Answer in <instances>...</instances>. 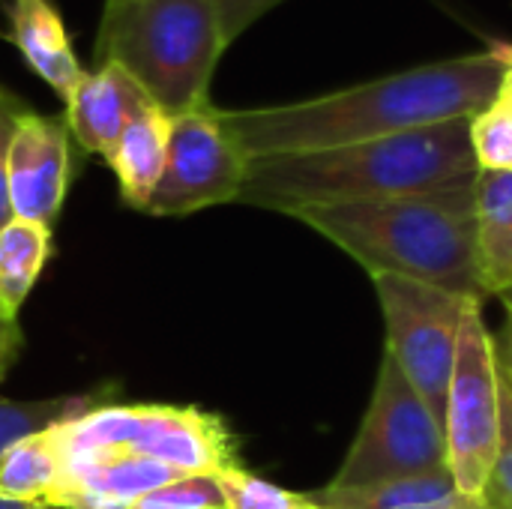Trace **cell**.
<instances>
[{"label": "cell", "instance_id": "1f68e13d", "mask_svg": "<svg viewBox=\"0 0 512 509\" xmlns=\"http://www.w3.org/2000/svg\"><path fill=\"white\" fill-rule=\"evenodd\" d=\"M498 297H501V303H504V312L512 315V285L504 291V294H498Z\"/></svg>", "mask_w": 512, "mask_h": 509}, {"label": "cell", "instance_id": "277c9868", "mask_svg": "<svg viewBox=\"0 0 512 509\" xmlns=\"http://www.w3.org/2000/svg\"><path fill=\"white\" fill-rule=\"evenodd\" d=\"M225 51L210 0H102L93 60L123 66L168 114L210 102Z\"/></svg>", "mask_w": 512, "mask_h": 509}, {"label": "cell", "instance_id": "44dd1931", "mask_svg": "<svg viewBox=\"0 0 512 509\" xmlns=\"http://www.w3.org/2000/svg\"><path fill=\"white\" fill-rule=\"evenodd\" d=\"M471 147L480 171H512V114L492 102L471 117Z\"/></svg>", "mask_w": 512, "mask_h": 509}, {"label": "cell", "instance_id": "8fae6325", "mask_svg": "<svg viewBox=\"0 0 512 509\" xmlns=\"http://www.w3.org/2000/svg\"><path fill=\"white\" fill-rule=\"evenodd\" d=\"M183 474L135 456V453H99L63 459V477L48 507L60 509H132L153 489Z\"/></svg>", "mask_w": 512, "mask_h": 509}, {"label": "cell", "instance_id": "9c48e42d", "mask_svg": "<svg viewBox=\"0 0 512 509\" xmlns=\"http://www.w3.org/2000/svg\"><path fill=\"white\" fill-rule=\"evenodd\" d=\"M249 171L246 153L222 123L213 102L171 114L162 177L144 207L147 216L180 219L207 207L234 204Z\"/></svg>", "mask_w": 512, "mask_h": 509}, {"label": "cell", "instance_id": "f546056e", "mask_svg": "<svg viewBox=\"0 0 512 509\" xmlns=\"http://www.w3.org/2000/svg\"><path fill=\"white\" fill-rule=\"evenodd\" d=\"M495 102H498V105H504V108L512 114V78H507V75H504V84H501V90H498Z\"/></svg>", "mask_w": 512, "mask_h": 509}, {"label": "cell", "instance_id": "ac0fdd59", "mask_svg": "<svg viewBox=\"0 0 512 509\" xmlns=\"http://www.w3.org/2000/svg\"><path fill=\"white\" fill-rule=\"evenodd\" d=\"M51 258V228L9 219L0 228V309L18 318Z\"/></svg>", "mask_w": 512, "mask_h": 509}, {"label": "cell", "instance_id": "7c38bea8", "mask_svg": "<svg viewBox=\"0 0 512 509\" xmlns=\"http://www.w3.org/2000/svg\"><path fill=\"white\" fill-rule=\"evenodd\" d=\"M153 99L147 90L117 63H99L84 72L66 99V126L72 141L90 156H108L129 120Z\"/></svg>", "mask_w": 512, "mask_h": 509}, {"label": "cell", "instance_id": "5bb4252c", "mask_svg": "<svg viewBox=\"0 0 512 509\" xmlns=\"http://www.w3.org/2000/svg\"><path fill=\"white\" fill-rule=\"evenodd\" d=\"M168 135H171V114L156 102H150L129 120V126L105 156L126 207L144 213L165 168Z\"/></svg>", "mask_w": 512, "mask_h": 509}, {"label": "cell", "instance_id": "ba28073f", "mask_svg": "<svg viewBox=\"0 0 512 509\" xmlns=\"http://www.w3.org/2000/svg\"><path fill=\"white\" fill-rule=\"evenodd\" d=\"M369 279L384 315V354L393 357L408 384L444 426L459 330L471 300L402 276L375 273Z\"/></svg>", "mask_w": 512, "mask_h": 509}, {"label": "cell", "instance_id": "484cf974", "mask_svg": "<svg viewBox=\"0 0 512 509\" xmlns=\"http://www.w3.org/2000/svg\"><path fill=\"white\" fill-rule=\"evenodd\" d=\"M21 345H24V333H21V324L18 318L6 315L0 309V381L9 375V369L15 366L18 354H21Z\"/></svg>", "mask_w": 512, "mask_h": 509}, {"label": "cell", "instance_id": "d6a6232c", "mask_svg": "<svg viewBox=\"0 0 512 509\" xmlns=\"http://www.w3.org/2000/svg\"><path fill=\"white\" fill-rule=\"evenodd\" d=\"M486 501H489V509H512V507H507L504 501H498L495 495H489V492H486Z\"/></svg>", "mask_w": 512, "mask_h": 509}, {"label": "cell", "instance_id": "8992f818", "mask_svg": "<svg viewBox=\"0 0 512 509\" xmlns=\"http://www.w3.org/2000/svg\"><path fill=\"white\" fill-rule=\"evenodd\" d=\"M435 471H450L444 426L384 354L357 438L327 486H372Z\"/></svg>", "mask_w": 512, "mask_h": 509}, {"label": "cell", "instance_id": "ffe728a7", "mask_svg": "<svg viewBox=\"0 0 512 509\" xmlns=\"http://www.w3.org/2000/svg\"><path fill=\"white\" fill-rule=\"evenodd\" d=\"M228 509H321L309 495L291 492L273 480H264L243 465L219 474Z\"/></svg>", "mask_w": 512, "mask_h": 509}, {"label": "cell", "instance_id": "83f0119b", "mask_svg": "<svg viewBox=\"0 0 512 509\" xmlns=\"http://www.w3.org/2000/svg\"><path fill=\"white\" fill-rule=\"evenodd\" d=\"M408 509H489L486 498H468V495H453L447 501L438 504H426V507H408Z\"/></svg>", "mask_w": 512, "mask_h": 509}, {"label": "cell", "instance_id": "9a60e30c", "mask_svg": "<svg viewBox=\"0 0 512 509\" xmlns=\"http://www.w3.org/2000/svg\"><path fill=\"white\" fill-rule=\"evenodd\" d=\"M477 255L489 297L512 285V171H477Z\"/></svg>", "mask_w": 512, "mask_h": 509}, {"label": "cell", "instance_id": "e0dca14e", "mask_svg": "<svg viewBox=\"0 0 512 509\" xmlns=\"http://www.w3.org/2000/svg\"><path fill=\"white\" fill-rule=\"evenodd\" d=\"M306 495L321 509H408L447 501L459 495V489L450 471H435L420 477L384 480L372 486H348V489L324 486Z\"/></svg>", "mask_w": 512, "mask_h": 509}, {"label": "cell", "instance_id": "f1b7e54d", "mask_svg": "<svg viewBox=\"0 0 512 509\" xmlns=\"http://www.w3.org/2000/svg\"><path fill=\"white\" fill-rule=\"evenodd\" d=\"M495 54H498V60L504 63V69H507V78H512V45L510 42H492L489 45Z\"/></svg>", "mask_w": 512, "mask_h": 509}, {"label": "cell", "instance_id": "4fadbf2b", "mask_svg": "<svg viewBox=\"0 0 512 509\" xmlns=\"http://www.w3.org/2000/svg\"><path fill=\"white\" fill-rule=\"evenodd\" d=\"M3 39L66 102L87 72L72 48L66 21L54 0H9Z\"/></svg>", "mask_w": 512, "mask_h": 509}, {"label": "cell", "instance_id": "e575fe53", "mask_svg": "<svg viewBox=\"0 0 512 509\" xmlns=\"http://www.w3.org/2000/svg\"><path fill=\"white\" fill-rule=\"evenodd\" d=\"M3 93H6V90H3V87H0V96H3Z\"/></svg>", "mask_w": 512, "mask_h": 509}, {"label": "cell", "instance_id": "4316f807", "mask_svg": "<svg viewBox=\"0 0 512 509\" xmlns=\"http://www.w3.org/2000/svg\"><path fill=\"white\" fill-rule=\"evenodd\" d=\"M495 357H498V369L504 381L512 384V315H504V324L495 333Z\"/></svg>", "mask_w": 512, "mask_h": 509}, {"label": "cell", "instance_id": "30bf717a", "mask_svg": "<svg viewBox=\"0 0 512 509\" xmlns=\"http://www.w3.org/2000/svg\"><path fill=\"white\" fill-rule=\"evenodd\" d=\"M72 180V135L63 117L27 108L12 132L6 183L12 216L51 228L60 219Z\"/></svg>", "mask_w": 512, "mask_h": 509}, {"label": "cell", "instance_id": "52a82bcc", "mask_svg": "<svg viewBox=\"0 0 512 509\" xmlns=\"http://www.w3.org/2000/svg\"><path fill=\"white\" fill-rule=\"evenodd\" d=\"M444 438L447 468L459 495L486 498L501 444V369L495 333L486 324L480 300H471L462 318L444 408Z\"/></svg>", "mask_w": 512, "mask_h": 509}, {"label": "cell", "instance_id": "603a6c76", "mask_svg": "<svg viewBox=\"0 0 512 509\" xmlns=\"http://www.w3.org/2000/svg\"><path fill=\"white\" fill-rule=\"evenodd\" d=\"M489 495L512 507V384L501 375V444L489 483Z\"/></svg>", "mask_w": 512, "mask_h": 509}, {"label": "cell", "instance_id": "4dcf8cb0", "mask_svg": "<svg viewBox=\"0 0 512 509\" xmlns=\"http://www.w3.org/2000/svg\"><path fill=\"white\" fill-rule=\"evenodd\" d=\"M39 504H21V501H6L0 498V509H36Z\"/></svg>", "mask_w": 512, "mask_h": 509}, {"label": "cell", "instance_id": "2e32d148", "mask_svg": "<svg viewBox=\"0 0 512 509\" xmlns=\"http://www.w3.org/2000/svg\"><path fill=\"white\" fill-rule=\"evenodd\" d=\"M63 477V453L54 426L12 441L0 453V498L48 504Z\"/></svg>", "mask_w": 512, "mask_h": 509}, {"label": "cell", "instance_id": "5b68a950", "mask_svg": "<svg viewBox=\"0 0 512 509\" xmlns=\"http://www.w3.org/2000/svg\"><path fill=\"white\" fill-rule=\"evenodd\" d=\"M63 459L135 453L183 477H219L240 465L231 426L195 405L108 402L54 426Z\"/></svg>", "mask_w": 512, "mask_h": 509}, {"label": "cell", "instance_id": "836d02e7", "mask_svg": "<svg viewBox=\"0 0 512 509\" xmlns=\"http://www.w3.org/2000/svg\"><path fill=\"white\" fill-rule=\"evenodd\" d=\"M36 509H60V507H48V504H39V507Z\"/></svg>", "mask_w": 512, "mask_h": 509}, {"label": "cell", "instance_id": "7a4b0ae2", "mask_svg": "<svg viewBox=\"0 0 512 509\" xmlns=\"http://www.w3.org/2000/svg\"><path fill=\"white\" fill-rule=\"evenodd\" d=\"M471 117L315 153L249 159L240 204L291 216L303 207L450 189L477 177Z\"/></svg>", "mask_w": 512, "mask_h": 509}, {"label": "cell", "instance_id": "3957f363", "mask_svg": "<svg viewBox=\"0 0 512 509\" xmlns=\"http://www.w3.org/2000/svg\"><path fill=\"white\" fill-rule=\"evenodd\" d=\"M474 180L399 198L303 207L291 219L336 243L369 276H402L486 303Z\"/></svg>", "mask_w": 512, "mask_h": 509}, {"label": "cell", "instance_id": "d6986e66", "mask_svg": "<svg viewBox=\"0 0 512 509\" xmlns=\"http://www.w3.org/2000/svg\"><path fill=\"white\" fill-rule=\"evenodd\" d=\"M108 402H117L114 384H99L84 393H63V396H51V399H27V402L0 399V453L24 435L57 426L69 417H78V414L108 405Z\"/></svg>", "mask_w": 512, "mask_h": 509}, {"label": "cell", "instance_id": "d4e9b609", "mask_svg": "<svg viewBox=\"0 0 512 509\" xmlns=\"http://www.w3.org/2000/svg\"><path fill=\"white\" fill-rule=\"evenodd\" d=\"M27 111V105L12 96L3 93L0 96V228L12 219V204H9V183H6V159H9V141L15 132L18 117Z\"/></svg>", "mask_w": 512, "mask_h": 509}, {"label": "cell", "instance_id": "cb8c5ba5", "mask_svg": "<svg viewBox=\"0 0 512 509\" xmlns=\"http://www.w3.org/2000/svg\"><path fill=\"white\" fill-rule=\"evenodd\" d=\"M279 3L285 0H210V6L216 9L219 15V24H222V36L228 42V48L258 21L264 18L270 9H276Z\"/></svg>", "mask_w": 512, "mask_h": 509}, {"label": "cell", "instance_id": "6da1fadb", "mask_svg": "<svg viewBox=\"0 0 512 509\" xmlns=\"http://www.w3.org/2000/svg\"><path fill=\"white\" fill-rule=\"evenodd\" d=\"M504 75V63L486 48L312 99L237 111L222 108V123L246 159L333 150L474 117L495 102Z\"/></svg>", "mask_w": 512, "mask_h": 509}, {"label": "cell", "instance_id": "7402d4cb", "mask_svg": "<svg viewBox=\"0 0 512 509\" xmlns=\"http://www.w3.org/2000/svg\"><path fill=\"white\" fill-rule=\"evenodd\" d=\"M132 509H228V504L219 477H177L144 495Z\"/></svg>", "mask_w": 512, "mask_h": 509}]
</instances>
